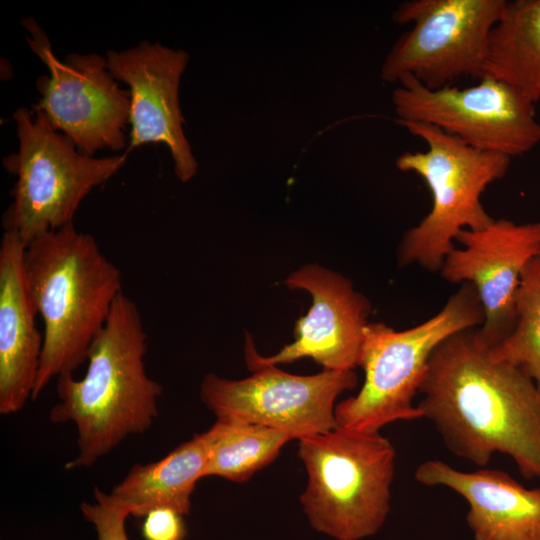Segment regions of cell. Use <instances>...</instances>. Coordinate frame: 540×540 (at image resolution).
I'll return each mask as SVG.
<instances>
[{"label": "cell", "instance_id": "44dd1931", "mask_svg": "<svg viewBox=\"0 0 540 540\" xmlns=\"http://www.w3.org/2000/svg\"><path fill=\"white\" fill-rule=\"evenodd\" d=\"M94 498L93 504H81V512L94 525L98 540H129L125 522L132 515V507L99 488L94 489Z\"/></svg>", "mask_w": 540, "mask_h": 540}, {"label": "cell", "instance_id": "603a6c76", "mask_svg": "<svg viewBox=\"0 0 540 540\" xmlns=\"http://www.w3.org/2000/svg\"><path fill=\"white\" fill-rule=\"evenodd\" d=\"M538 255L540 256V251H539V254H538Z\"/></svg>", "mask_w": 540, "mask_h": 540}, {"label": "cell", "instance_id": "2e32d148", "mask_svg": "<svg viewBox=\"0 0 540 540\" xmlns=\"http://www.w3.org/2000/svg\"><path fill=\"white\" fill-rule=\"evenodd\" d=\"M26 244L4 231L0 244V414L20 411L34 392L43 349L24 273Z\"/></svg>", "mask_w": 540, "mask_h": 540}, {"label": "cell", "instance_id": "7a4b0ae2", "mask_svg": "<svg viewBox=\"0 0 540 540\" xmlns=\"http://www.w3.org/2000/svg\"><path fill=\"white\" fill-rule=\"evenodd\" d=\"M147 335L136 303L124 293L93 341L85 376L57 377L53 423H73L78 455L66 469L87 468L130 435L146 432L158 416L162 387L145 370Z\"/></svg>", "mask_w": 540, "mask_h": 540}, {"label": "cell", "instance_id": "52a82bcc", "mask_svg": "<svg viewBox=\"0 0 540 540\" xmlns=\"http://www.w3.org/2000/svg\"><path fill=\"white\" fill-rule=\"evenodd\" d=\"M13 118L19 147L2 163L17 181L2 226L27 246L72 224L81 202L124 166L129 150L112 157L88 156L55 130L40 111L21 107Z\"/></svg>", "mask_w": 540, "mask_h": 540}, {"label": "cell", "instance_id": "7c38bea8", "mask_svg": "<svg viewBox=\"0 0 540 540\" xmlns=\"http://www.w3.org/2000/svg\"><path fill=\"white\" fill-rule=\"evenodd\" d=\"M455 240L464 246L445 257L440 269L451 283H471L480 298L484 322L475 341L490 350L516 324L515 297L527 263L540 251V221L516 224L497 219L481 230H461Z\"/></svg>", "mask_w": 540, "mask_h": 540}, {"label": "cell", "instance_id": "30bf717a", "mask_svg": "<svg viewBox=\"0 0 540 540\" xmlns=\"http://www.w3.org/2000/svg\"><path fill=\"white\" fill-rule=\"evenodd\" d=\"M22 24L30 34L29 47L49 72L36 81L41 98L33 110L43 113L82 154L93 156L102 149H123L130 95L109 72L106 57L72 53L61 61L33 18L23 19Z\"/></svg>", "mask_w": 540, "mask_h": 540}, {"label": "cell", "instance_id": "277c9868", "mask_svg": "<svg viewBox=\"0 0 540 540\" xmlns=\"http://www.w3.org/2000/svg\"><path fill=\"white\" fill-rule=\"evenodd\" d=\"M475 287L462 283L443 308L427 321L403 331L384 323L364 329L358 366L365 379L358 394L335 406L337 426L379 432L398 420L422 418L413 399L435 348L449 336L484 322Z\"/></svg>", "mask_w": 540, "mask_h": 540}, {"label": "cell", "instance_id": "ac0fdd59", "mask_svg": "<svg viewBox=\"0 0 540 540\" xmlns=\"http://www.w3.org/2000/svg\"><path fill=\"white\" fill-rule=\"evenodd\" d=\"M484 76L540 103V0L506 1L487 39Z\"/></svg>", "mask_w": 540, "mask_h": 540}, {"label": "cell", "instance_id": "5b68a950", "mask_svg": "<svg viewBox=\"0 0 540 540\" xmlns=\"http://www.w3.org/2000/svg\"><path fill=\"white\" fill-rule=\"evenodd\" d=\"M307 485L300 502L311 526L336 540L376 534L390 512L396 453L379 432L337 426L299 439Z\"/></svg>", "mask_w": 540, "mask_h": 540}, {"label": "cell", "instance_id": "3957f363", "mask_svg": "<svg viewBox=\"0 0 540 540\" xmlns=\"http://www.w3.org/2000/svg\"><path fill=\"white\" fill-rule=\"evenodd\" d=\"M24 273L29 296L44 323L35 400L52 378L73 374L87 360L123 293L122 279L94 237L79 232L73 223L26 246Z\"/></svg>", "mask_w": 540, "mask_h": 540}, {"label": "cell", "instance_id": "e0dca14e", "mask_svg": "<svg viewBox=\"0 0 540 540\" xmlns=\"http://www.w3.org/2000/svg\"><path fill=\"white\" fill-rule=\"evenodd\" d=\"M208 457L209 440L205 431L158 461L133 465L109 494L131 506L134 517L142 518L161 507L188 515L196 483L205 477Z\"/></svg>", "mask_w": 540, "mask_h": 540}, {"label": "cell", "instance_id": "6da1fadb", "mask_svg": "<svg viewBox=\"0 0 540 540\" xmlns=\"http://www.w3.org/2000/svg\"><path fill=\"white\" fill-rule=\"evenodd\" d=\"M474 333L435 348L417 407L454 455L485 466L501 453L523 477L540 479V390L520 367L492 359Z\"/></svg>", "mask_w": 540, "mask_h": 540}, {"label": "cell", "instance_id": "d6986e66", "mask_svg": "<svg viewBox=\"0 0 540 540\" xmlns=\"http://www.w3.org/2000/svg\"><path fill=\"white\" fill-rule=\"evenodd\" d=\"M209 457L205 477L249 480L270 464L292 438L279 430L230 418H217L206 431Z\"/></svg>", "mask_w": 540, "mask_h": 540}, {"label": "cell", "instance_id": "9a60e30c", "mask_svg": "<svg viewBox=\"0 0 540 540\" xmlns=\"http://www.w3.org/2000/svg\"><path fill=\"white\" fill-rule=\"evenodd\" d=\"M415 479L450 488L467 501L475 540H540V488L527 489L502 470L463 472L441 460L422 462Z\"/></svg>", "mask_w": 540, "mask_h": 540}, {"label": "cell", "instance_id": "ba28073f", "mask_svg": "<svg viewBox=\"0 0 540 540\" xmlns=\"http://www.w3.org/2000/svg\"><path fill=\"white\" fill-rule=\"evenodd\" d=\"M507 0H408L393 12L411 24L387 54L381 79L396 83L412 76L439 89L465 76L483 77L489 33Z\"/></svg>", "mask_w": 540, "mask_h": 540}, {"label": "cell", "instance_id": "8992f818", "mask_svg": "<svg viewBox=\"0 0 540 540\" xmlns=\"http://www.w3.org/2000/svg\"><path fill=\"white\" fill-rule=\"evenodd\" d=\"M397 123L424 140L427 150L399 155L396 166L403 172L419 175L432 197L429 213L404 233L398 262L416 263L437 272L454 249L453 240L461 230H481L494 221L484 209L481 195L489 184L505 176L511 158L472 148L427 123Z\"/></svg>", "mask_w": 540, "mask_h": 540}, {"label": "cell", "instance_id": "ffe728a7", "mask_svg": "<svg viewBox=\"0 0 540 540\" xmlns=\"http://www.w3.org/2000/svg\"><path fill=\"white\" fill-rule=\"evenodd\" d=\"M516 324L501 343L488 350L489 356L520 367L540 390V256L522 271L515 297Z\"/></svg>", "mask_w": 540, "mask_h": 540}, {"label": "cell", "instance_id": "9c48e42d", "mask_svg": "<svg viewBox=\"0 0 540 540\" xmlns=\"http://www.w3.org/2000/svg\"><path fill=\"white\" fill-rule=\"evenodd\" d=\"M393 90L397 120L423 122L468 146L510 158L540 143L535 105L512 86L484 76L476 85L429 89L404 76Z\"/></svg>", "mask_w": 540, "mask_h": 540}, {"label": "cell", "instance_id": "7402d4cb", "mask_svg": "<svg viewBox=\"0 0 540 540\" xmlns=\"http://www.w3.org/2000/svg\"><path fill=\"white\" fill-rule=\"evenodd\" d=\"M143 518L141 531L145 540H183L186 535L183 515L171 508H156Z\"/></svg>", "mask_w": 540, "mask_h": 540}, {"label": "cell", "instance_id": "8fae6325", "mask_svg": "<svg viewBox=\"0 0 540 540\" xmlns=\"http://www.w3.org/2000/svg\"><path fill=\"white\" fill-rule=\"evenodd\" d=\"M248 369L251 376L240 380L205 375L202 402L217 418L263 425L298 440L335 429V401L358 383L354 370L295 375L274 365Z\"/></svg>", "mask_w": 540, "mask_h": 540}, {"label": "cell", "instance_id": "4fadbf2b", "mask_svg": "<svg viewBox=\"0 0 540 540\" xmlns=\"http://www.w3.org/2000/svg\"><path fill=\"white\" fill-rule=\"evenodd\" d=\"M291 289L312 296V306L294 330L295 340L272 356H261L246 334L248 368L290 363L309 357L325 370H354L358 366L370 303L351 281L319 265H306L285 281Z\"/></svg>", "mask_w": 540, "mask_h": 540}, {"label": "cell", "instance_id": "5bb4252c", "mask_svg": "<svg viewBox=\"0 0 540 540\" xmlns=\"http://www.w3.org/2000/svg\"><path fill=\"white\" fill-rule=\"evenodd\" d=\"M109 72L129 87L131 125L128 150L147 143L167 146L174 173L188 182L198 171L190 143L184 134L179 87L189 55L159 42L142 41L122 51L106 53Z\"/></svg>", "mask_w": 540, "mask_h": 540}]
</instances>
